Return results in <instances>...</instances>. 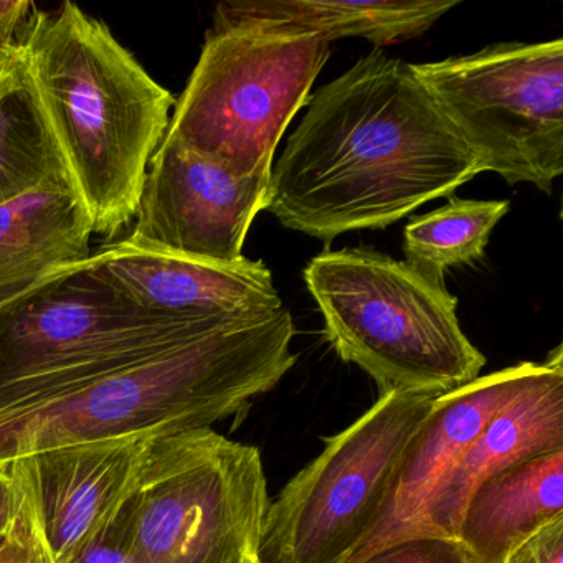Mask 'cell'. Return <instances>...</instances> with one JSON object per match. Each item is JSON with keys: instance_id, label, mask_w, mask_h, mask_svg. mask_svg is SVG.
Returning <instances> with one entry per match:
<instances>
[{"instance_id": "1", "label": "cell", "mask_w": 563, "mask_h": 563, "mask_svg": "<svg viewBox=\"0 0 563 563\" xmlns=\"http://www.w3.org/2000/svg\"><path fill=\"white\" fill-rule=\"evenodd\" d=\"M481 173L410 64L375 51L309 98L269 173L265 210L331 243L387 229Z\"/></svg>"}, {"instance_id": "2", "label": "cell", "mask_w": 563, "mask_h": 563, "mask_svg": "<svg viewBox=\"0 0 563 563\" xmlns=\"http://www.w3.org/2000/svg\"><path fill=\"white\" fill-rule=\"evenodd\" d=\"M288 309L213 316L189 334L77 380L0 400V460L110 440L213 428L295 367Z\"/></svg>"}, {"instance_id": "3", "label": "cell", "mask_w": 563, "mask_h": 563, "mask_svg": "<svg viewBox=\"0 0 563 563\" xmlns=\"http://www.w3.org/2000/svg\"><path fill=\"white\" fill-rule=\"evenodd\" d=\"M19 44L93 232L114 239L136 216L176 98L71 2L35 11Z\"/></svg>"}, {"instance_id": "4", "label": "cell", "mask_w": 563, "mask_h": 563, "mask_svg": "<svg viewBox=\"0 0 563 563\" xmlns=\"http://www.w3.org/2000/svg\"><path fill=\"white\" fill-rule=\"evenodd\" d=\"M305 282L335 354L391 391L463 387L486 357L457 319L444 282L371 249L325 250L309 262Z\"/></svg>"}, {"instance_id": "5", "label": "cell", "mask_w": 563, "mask_h": 563, "mask_svg": "<svg viewBox=\"0 0 563 563\" xmlns=\"http://www.w3.org/2000/svg\"><path fill=\"white\" fill-rule=\"evenodd\" d=\"M329 52L319 35L210 29L166 137L233 176H269L276 147L311 98Z\"/></svg>"}, {"instance_id": "6", "label": "cell", "mask_w": 563, "mask_h": 563, "mask_svg": "<svg viewBox=\"0 0 563 563\" xmlns=\"http://www.w3.org/2000/svg\"><path fill=\"white\" fill-rule=\"evenodd\" d=\"M269 500L258 448L203 428L153 438L124 512L147 563H249Z\"/></svg>"}, {"instance_id": "7", "label": "cell", "mask_w": 563, "mask_h": 563, "mask_svg": "<svg viewBox=\"0 0 563 563\" xmlns=\"http://www.w3.org/2000/svg\"><path fill=\"white\" fill-rule=\"evenodd\" d=\"M444 391H391L269 500L256 563H347L387 499L405 448Z\"/></svg>"}, {"instance_id": "8", "label": "cell", "mask_w": 563, "mask_h": 563, "mask_svg": "<svg viewBox=\"0 0 563 563\" xmlns=\"http://www.w3.org/2000/svg\"><path fill=\"white\" fill-rule=\"evenodd\" d=\"M483 173L552 194L563 173V41L411 65Z\"/></svg>"}, {"instance_id": "9", "label": "cell", "mask_w": 563, "mask_h": 563, "mask_svg": "<svg viewBox=\"0 0 563 563\" xmlns=\"http://www.w3.org/2000/svg\"><path fill=\"white\" fill-rule=\"evenodd\" d=\"M209 318L146 311L87 262L68 266L0 305V398L57 387L130 361Z\"/></svg>"}, {"instance_id": "10", "label": "cell", "mask_w": 563, "mask_h": 563, "mask_svg": "<svg viewBox=\"0 0 563 563\" xmlns=\"http://www.w3.org/2000/svg\"><path fill=\"white\" fill-rule=\"evenodd\" d=\"M269 176H233L164 136L147 167L126 242L187 258L236 263L266 209Z\"/></svg>"}, {"instance_id": "11", "label": "cell", "mask_w": 563, "mask_h": 563, "mask_svg": "<svg viewBox=\"0 0 563 563\" xmlns=\"http://www.w3.org/2000/svg\"><path fill=\"white\" fill-rule=\"evenodd\" d=\"M153 434L65 444L11 460L52 563H68L136 494Z\"/></svg>"}, {"instance_id": "12", "label": "cell", "mask_w": 563, "mask_h": 563, "mask_svg": "<svg viewBox=\"0 0 563 563\" xmlns=\"http://www.w3.org/2000/svg\"><path fill=\"white\" fill-rule=\"evenodd\" d=\"M543 368L545 361L522 362L440 395L405 448L374 527L347 563H362L384 547L413 537L431 500L490 418Z\"/></svg>"}, {"instance_id": "13", "label": "cell", "mask_w": 563, "mask_h": 563, "mask_svg": "<svg viewBox=\"0 0 563 563\" xmlns=\"http://www.w3.org/2000/svg\"><path fill=\"white\" fill-rule=\"evenodd\" d=\"M87 265L140 308L157 314H250L283 306L272 272L246 256L236 263L206 262L121 240L91 253Z\"/></svg>"}, {"instance_id": "14", "label": "cell", "mask_w": 563, "mask_h": 563, "mask_svg": "<svg viewBox=\"0 0 563 563\" xmlns=\"http://www.w3.org/2000/svg\"><path fill=\"white\" fill-rule=\"evenodd\" d=\"M563 450V351L556 345L542 374L486 424L473 446L444 481L413 537L456 539L464 507L474 490L494 474Z\"/></svg>"}, {"instance_id": "15", "label": "cell", "mask_w": 563, "mask_h": 563, "mask_svg": "<svg viewBox=\"0 0 563 563\" xmlns=\"http://www.w3.org/2000/svg\"><path fill=\"white\" fill-rule=\"evenodd\" d=\"M93 223L71 183L0 203V305L91 256Z\"/></svg>"}, {"instance_id": "16", "label": "cell", "mask_w": 563, "mask_h": 563, "mask_svg": "<svg viewBox=\"0 0 563 563\" xmlns=\"http://www.w3.org/2000/svg\"><path fill=\"white\" fill-rule=\"evenodd\" d=\"M460 2V0H457ZM456 0H230L217 5L212 27H256L319 35L331 44L362 37L377 47L420 37Z\"/></svg>"}, {"instance_id": "17", "label": "cell", "mask_w": 563, "mask_h": 563, "mask_svg": "<svg viewBox=\"0 0 563 563\" xmlns=\"http://www.w3.org/2000/svg\"><path fill=\"white\" fill-rule=\"evenodd\" d=\"M563 517V450L520 461L476 487L464 507L456 540L471 563H506Z\"/></svg>"}, {"instance_id": "18", "label": "cell", "mask_w": 563, "mask_h": 563, "mask_svg": "<svg viewBox=\"0 0 563 563\" xmlns=\"http://www.w3.org/2000/svg\"><path fill=\"white\" fill-rule=\"evenodd\" d=\"M71 183L21 44L0 52V203Z\"/></svg>"}, {"instance_id": "19", "label": "cell", "mask_w": 563, "mask_h": 563, "mask_svg": "<svg viewBox=\"0 0 563 563\" xmlns=\"http://www.w3.org/2000/svg\"><path fill=\"white\" fill-rule=\"evenodd\" d=\"M509 207L507 200L451 199L417 217L404 230L405 262L443 282L448 268L483 258L490 232Z\"/></svg>"}, {"instance_id": "20", "label": "cell", "mask_w": 563, "mask_h": 563, "mask_svg": "<svg viewBox=\"0 0 563 563\" xmlns=\"http://www.w3.org/2000/svg\"><path fill=\"white\" fill-rule=\"evenodd\" d=\"M362 563H471L456 539L410 537L384 547Z\"/></svg>"}, {"instance_id": "21", "label": "cell", "mask_w": 563, "mask_h": 563, "mask_svg": "<svg viewBox=\"0 0 563 563\" xmlns=\"http://www.w3.org/2000/svg\"><path fill=\"white\" fill-rule=\"evenodd\" d=\"M126 507V506H124ZM68 563H147L134 545L124 509Z\"/></svg>"}, {"instance_id": "22", "label": "cell", "mask_w": 563, "mask_h": 563, "mask_svg": "<svg viewBox=\"0 0 563 563\" xmlns=\"http://www.w3.org/2000/svg\"><path fill=\"white\" fill-rule=\"evenodd\" d=\"M21 496V507L14 526L0 545V563H52L34 512L22 490Z\"/></svg>"}, {"instance_id": "23", "label": "cell", "mask_w": 563, "mask_h": 563, "mask_svg": "<svg viewBox=\"0 0 563 563\" xmlns=\"http://www.w3.org/2000/svg\"><path fill=\"white\" fill-rule=\"evenodd\" d=\"M506 563H563V517L533 533Z\"/></svg>"}, {"instance_id": "24", "label": "cell", "mask_w": 563, "mask_h": 563, "mask_svg": "<svg viewBox=\"0 0 563 563\" xmlns=\"http://www.w3.org/2000/svg\"><path fill=\"white\" fill-rule=\"evenodd\" d=\"M35 11L27 0H0V52L19 44Z\"/></svg>"}, {"instance_id": "25", "label": "cell", "mask_w": 563, "mask_h": 563, "mask_svg": "<svg viewBox=\"0 0 563 563\" xmlns=\"http://www.w3.org/2000/svg\"><path fill=\"white\" fill-rule=\"evenodd\" d=\"M21 499V489L11 473V461L0 460V545L14 526Z\"/></svg>"}, {"instance_id": "26", "label": "cell", "mask_w": 563, "mask_h": 563, "mask_svg": "<svg viewBox=\"0 0 563 563\" xmlns=\"http://www.w3.org/2000/svg\"><path fill=\"white\" fill-rule=\"evenodd\" d=\"M249 563H256V560H252V562H249Z\"/></svg>"}]
</instances>
